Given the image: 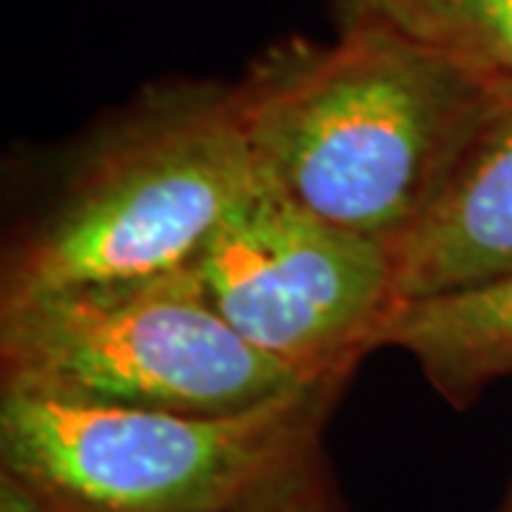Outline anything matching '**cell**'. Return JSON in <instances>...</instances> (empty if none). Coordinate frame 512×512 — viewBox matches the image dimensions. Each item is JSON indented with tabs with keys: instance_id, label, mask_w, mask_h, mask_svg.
Listing matches in <instances>:
<instances>
[{
	"instance_id": "obj_10",
	"label": "cell",
	"mask_w": 512,
	"mask_h": 512,
	"mask_svg": "<svg viewBox=\"0 0 512 512\" xmlns=\"http://www.w3.org/2000/svg\"><path fill=\"white\" fill-rule=\"evenodd\" d=\"M0 512H63L46 495L0 470Z\"/></svg>"
},
{
	"instance_id": "obj_9",
	"label": "cell",
	"mask_w": 512,
	"mask_h": 512,
	"mask_svg": "<svg viewBox=\"0 0 512 512\" xmlns=\"http://www.w3.org/2000/svg\"><path fill=\"white\" fill-rule=\"evenodd\" d=\"M234 512H348L330 464L322 453V441L311 444L299 456L285 461L265 478Z\"/></svg>"
},
{
	"instance_id": "obj_6",
	"label": "cell",
	"mask_w": 512,
	"mask_h": 512,
	"mask_svg": "<svg viewBox=\"0 0 512 512\" xmlns=\"http://www.w3.org/2000/svg\"><path fill=\"white\" fill-rule=\"evenodd\" d=\"M393 262L399 302L512 274V83H498L493 106Z\"/></svg>"
},
{
	"instance_id": "obj_1",
	"label": "cell",
	"mask_w": 512,
	"mask_h": 512,
	"mask_svg": "<svg viewBox=\"0 0 512 512\" xmlns=\"http://www.w3.org/2000/svg\"><path fill=\"white\" fill-rule=\"evenodd\" d=\"M498 80L382 20L288 37L234 83L262 185L390 251L439 197Z\"/></svg>"
},
{
	"instance_id": "obj_7",
	"label": "cell",
	"mask_w": 512,
	"mask_h": 512,
	"mask_svg": "<svg viewBox=\"0 0 512 512\" xmlns=\"http://www.w3.org/2000/svg\"><path fill=\"white\" fill-rule=\"evenodd\" d=\"M399 348L456 410L512 376V274L404 299L384 319L373 350Z\"/></svg>"
},
{
	"instance_id": "obj_4",
	"label": "cell",
	"mask_w": 512,
	"mask_h": 512,
	"mask_svg": "<svg viewBox=\"0 0 512 512\" xmlns=\"http://www.w3.org/2000/svg\"><path fill=\"white\" fill-rule=\"evenodd\" d=\"M345 384L242 416H185L0 393V470L63 512H234L322 441Z\"/></svg>"
},
{
	"instance_id": "obj_3",
	"label": "cell",
	"mask_w": 512,
	"mask_h": 512,
	"mask_svg": "<svg viewBox=\"0 0 512 512\" xmlns=\"http://www.w3.org/2000/svg\"><path fill=\"white\" fill-rule=\"evenodd\" d=\"M325 384L251 348L188 268L0 308V393L185 416H242Z\"/></svg>"
},
{
	"instance_id": "obj_8",
	"label": "cell",
	"mask_w": 512,
	"mask_h": 512,
	"mask_svg": "<svg viewBox=\"0 0 512 512\" xmlns=\"http://www.w3.org/2000/svg\"><path fill=\"white\" fill-rule=\"evenodd\" d=\"M342 20H382L498 83H512V0H339Z\"/></svg>"
},
{
	"instance_id": "obj_2",
	"label": "cell",
	"mask_w": 512,
	"mask_h": 512,
	"mask_svg": "<svg viewBox=\"0 0 512 512\" xmlns=\"http://www.w3.org/2000/svg\"><path fill=\"white\" fill-rule=\"evenodd\" d=\"M259 185L234 83L146 86L94 128L6 242L0 308L188 268Z\"/></svg>"
},
{
	"instance_id": "obj_11",
	"label": "cell",
	"mask_w": 512,
	"mask_h": 512,
	"mask_svg": "<svg viewBox=\"0 0 512 512\" xmlns=\"http://www.w3.org/2000/svg\"><path fill=\"white\" fill-rule=\"evenodd\" d=\"M495 512H512V484H510V490H507V495H504V501L498 504V510Z\"/></svg>"
},
{
	"instance_id": "obj_5",
	"label": "cell",
	"mask_w": 512,
	"mask_h": 512,
	"mask_svg": "<svg viewBox=\"0 0 512 512\" xmlns=\"http://www.w3.org/2000/svg\"><path fill=\"white\" fill-rule=\"evenodd\" d=\"M208 305L308 382H348L399 305L393 251L259 185L191 259Z\"/></svg>"
}]
</instances>
